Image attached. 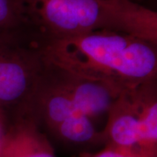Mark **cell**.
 <instances>
[{"label": "cell", "instance_id": "obj_1", "mask_svg": "<svg viewBox=\"0 0 157 157\" xmlns=\"http://www.w3.org/2000/svg\"><path fill=\"white\" fill-rule=\"evenodd\" d=\"M45 52L52 63L122 89L156 81L157 43L133 35L96 31L52 39Z\"/></svg>", "mask_w": 157, "mask_h": 157}, {"label": "cell", "instance_id": "obj_2", "mask_svg": "<svg viewBox=\"0 0 157 157\" xmlns=\"http://www.w3.org/2000/svg\"><path fill=\"white\" fill-rule=\"evenodd\" d=\"M52 39L96 31L129 34L157 43V13L132 0H38Z\"/></svg>", "mask_w": 157, "mask_h": 157}, {"label": "cell", "instance_id": "obj_3", "mask_svg": "<svg viewBox=\"0 0 157 157\" xmlns=\"http://www.w3.org/2000/svg\"><path fill=\"white\" fill-rule=\"evenodd\" d=\"M45 47L0 43V116L8 126L31 115L49 63Z\"/></svg>", "mask_w": 157, "mask_h": 157}, {"label": "cell", "instance_id": "obj_4", "mask_svg": "<svg viewBox=\"0 0 157 157\" xmlns=\"http://www.w3.org/2000/svg\"><path fill=\"white\" fill-rule=\"evenodd\" d=\"M30 119L41 129H47L59 139L71 144L101 142V132L97 131L94 120L80 110L53 73L50 61L38 90Z\"/></svg>", "mask_w": 157, "mask_h": 157}, {"label": "cell", "instance_id": "obj_5", "mask_svg": "<svg viewBox=\"0 0 157 157\" xmlns=\"http://www.w3.org/2000/svg\"><path fill=\"white\" fill-rule=\"evenodd\" d=\"M107 118L106 144L157 150L156 81L124 91Z\"/></svg>", "mask_w": 157, "mask_h": 157}, {"label": "cell", "instance_id": "obj_6", "mask_svg": "<svg viewBox=\"0 0 157 157\" xmlns=\"http://www.w3.org/2000/svg\"><path fill=\"white\" fill-rule=\"evenodd\" d=\"M38 0H0V43L47 45Z\"/></svg>", "mask_w": 157, "mask_h": 157}, {"label": "cell", "instance_id": "obj_7", "mask_svg": "<svg viewBox=\"0 0 157 157\" xmlns=\"http://www.w3.org/2000/svg\"><path fill=\"white\" fill-rule=\"evenodd\" d=\"M0 157H56L50 140L30 118L11 124L0 145Z\"/></svg>", "mask_w": 157, "mask_h": 157}, {"label": "cell", "instance_id": "obj_8", "mask_svg": "<svg viewBox=\"0 0 157 157\" xmlns=\"http://www.w3.org/2000/svg\"><path fill=\"white\" fill-rule=\"evenodd\" d=\"M79 157H157V150L106 144L103 149L95 154H86Z\"/></svg>", "mask_w": 157, "mask_h": 157}, {"label": "cell", "instance_id": "obj_9", "mask_svg": "<svg viewBox=\"0 0 157 157\" xmlns=\"http://www.w3.org/2000/svg\"><path fill=\"white\" fill-rule=\"evenodd\" d=\"M8 124L6 122V121L3 119V118L0 116V145H1V142L3 140V137L6 134V131L7 128H8Z\"/></svg>", "mask_w": 157, "mask_h": 157}]
</instances>
